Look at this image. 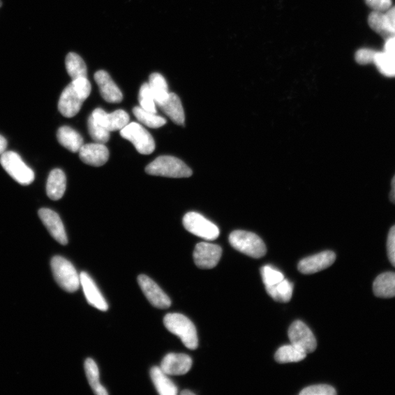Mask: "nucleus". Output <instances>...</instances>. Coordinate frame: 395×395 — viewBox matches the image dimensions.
<instances>
[{"label": "nucleus", "instance_id": "14", "mask_svg": "<svg viewBox=\"0 0 395 395\" xmlns=\"http://www.w3.org/2000/svg\"><path fill=\"white\" fill-rule=\"evenodd\" d=\"M92 116L100 125L110 132L121 131L130 121L128 114L121 110L109 114L102 109L98 108L94 111Z\"/></svg>", "mask_w": 395, "mask_h": 395}, {"label": "nucleus", "instance_id": "25", "mask_svg": "<svg viewBox=\"0 0 395 395\" xmlns=\"http://www.w3.org/2000/svg\"><path fill=\"white\" fill-rule=\"evenodd\" d=\"M66 66L73 80L87 78V66L79 54L73 52L69 53L66 59Z\"/></svg>", "mask_w": 395, "mask_h": 395}, {"label": "nucleus", "instance_id": "23", "mask_svg": "<svg viewBox=\"0 0 395 395\" xmlns=\"http://www.w3.org/2000/svg\"><path fill=\"white\" fill-rule=\"evenodd\" d=\"M150 375L157 392L161 395L177 394V387L168 377V375L165 373L161 368L154 367L151 368Z\"/></svg>", "mask_w": 395, "mask_h": 395}, {"label": "nucleus", "instance_id": "39", "mask_svg": "<svg viewBox=\"0 0 395 395\" xmlns=\"http://www.w3.org/2000/svg\"><path fill=\"white\" fill-rule=\"evenodd\" d=\"M384 50L395 60V36L385 40Z\"/></svg>", "mask_w": 395, "mask_h": 395}, {"label": "nucleus", "instance_id": "40", "mask_svg": "<svg viewBox=\"0 0 395 395\" xmlns=\"http://www.w3.org/2000/svg\"><path fill=\"white\" fill-rule=\"evenodd\" d=\"M385 13L391 23L395 27V6L391 7Z\"/></svg>", "mask_w": 395, "mask_h": 395}, {"label": "nucleus", "instance_id": "28", "mask_svg": "<svg viewBox=\"0 0 395 395\" xmlns=\"http://www.w3.org/2000/svg\"><path fill=\"white\" fill-rule=\"evenodd\" d=\"M149 85L157 105L168 98L170 95L168 84L161 74L151 73L149 80Z\"/></svg>", "mask_w": 395, "mask_h": 395}, {"label": "nucleus", "instance_id": "36", "mask_svg": "<svg viewBox=\"0 0 395 395\" xmlns=\"http://www.w3.org/2000/svg\"><path fill=\"white\" fill-rule=\"evenodd\" d=\"M376 51L371 49H361L356 52L355 59L359 65L373 64Z\"/></svg>", "mask_w": 395, "mask_h": 395}, {"label": "nucleus", "instance_id": "33", "mask_svg": "<svg viewBox=\"0 0 395 395\" xmlns=\"http://www.w3.org/2000/svg\"><path fill=\"white\" fill-rule=\"evenodd\" d=\"M139 100L140 107H142L144 110L151 113L157 114L156 103L153 93H151L149 83H144L141 87Z\"/></svg>", "mask_w": 395, "mask_h": 395}, {"label": "nucleus", "instance_id": "6", "mask_svg": "<svg viewBox=\"0 0 395 395\" xmlns=\"http://www.w3.org/2000/svg\"><path fill=\"white\" fill-rule=\"evenodd\" d=\"M0 163L7 173L22 186L32 184L35 179L34 172L14 151H5L0 157Z\"/></svg>", "mask_w": 395, "mask_h": 395}, {"label": "nucleus", "instance_id": "12", "mask_svg": "<svg viewBox=\"0 0 395 395\" xmlns=\"http://www.w3.org/2000/svg\"><path fill=\"white\" fill-rule=\"evenodd\" d=\"M38 215L52 237L61 245L66 246L68 240L65 227L57 212L50 209L43 208L39 210Z\"/></svg>", "mask_w": 395, "mask_h": 395}, {"label": "nucleus", "instance_id": "32", "mask_svg": "<svg viewBox=\"0 0 395 395\" xmlns=\"http://www.w3.org/2000/svg\"><path fill=\"white\" fill-rule=\"evenodd\" d=\"M88 130L91 137L97 143L105 144L110 139V132L100 125L92 115L88 119Z\"/></svg>", "mask_w": 395, "mask_h": 395}, {"label": "nucleus", "instance_id": "10", "mask_svg": "<svg viewBox=\"0 0 395 395\" xmlns=\"http://www.w3.org/2000/svg\"><path fill=\"white\" fill-rule=\"evenodd\" d=\"M222 255V248L215 244L208 242H201L197 244L193 258L195 265L204 269L214 268L218 264Z\"/></svg>", "mask_w": 395, "mask_h": 395}, {"label": "nucleus", "instance_id": "8", "mask_svg": "<svg viewBox=\"0 0 395 395\" xmlns=\"http://www.w3.org/2000/svg\"><path fill=\"white\" fill-rule=\"evenodd\" d=\"M182 223L188 232L202 239L215 240L220 235L218 227L197 212H188Z\"/></svg>", "mask_w": 395, "mask_h": 395}, {"label": "nucleus", "instance_id": "31", "mask_svg": "<svg viewBox=\"0 0 395 395\" xmlns=\"http://www.w3.org/2000/svg\"><path fill=\"white\" fill-rule=\"evenodd\" d=\"M373 64L385 77H395V60L385 52H376Z\"/></svg>", "mask_w": 395, "mask_h": 395}, {"label": "nucleus", "instance_id": "5", "mask_svg": "<svg viewBox=\"0 0 395 395\" xmlns=\"http://www.w3.org/2000/svg\"><path fill=\"white\" fill-rule=\"evenodd\" d=\"M230 242L237 251L254 258H260L267 253L263 240L252 232L234 231L230 236Z\"/></svg>", "mask_w": 395, "mask_h": 395}, {"label": "nucleus", "instance_id": "4", "mask_svg": "<svg viewBox=\"0 0 395 395\" xmlns=\"http://www.w3.org/2000/svg\"><path fill=\"white\" fill-rule=\"evenodd\" d=\"M54 279L63 290L69 293L79 290L80 276L73 265L62 256H54L51 262Z\"/></svg>", "mask_w": 395, "mask_h": 395}, {"label": "nucleus", "instance_id": "30", "mask_svg": "<svg viewBox=\"0 0 395 395\" xmlns=\"http://www.w3.org/2000/svg\"><path fill=\"white\" fill-rule=\"evenodd\" d=\"M133 114L141 124L151 128H158L166 124V119L156 114L144 110L142 107L136 106L133 110Z\"/></svg>", "mask_w": 395, "mask_h": 395}, {"label": "nucleus", "instance_id": "16", "mask_svg": "<svg viewBox=\"0 0 395 395\" xmlns=\"http://www.w3.org/2000/svg\"><path fill=\"white\" fill-rule=\"evenodd\" d=\"M95 80L100 89V95L105 101L117 103L123 100V94L107 72L97 71L95 74Z\"/></svg>", "mask_w": 395, "mask_h": 395}, {"label": "nucleus", "instance_id": "15", "mask_svg": "<svg viewBox=\"0 0 395 395\" xmlns=\"http://www.w3.org/2000/svg\"><path fill=\"white\" fill-rule=\"evenodd\" d=\"M192 364V359L188 355L171 353L163 358L161 368L168 375H181L188 373Z\"/></svg>", "mask_w": 395, "mask_h": 395}, {"label": "nucleus", "instance_id": "29", "mask_svg": "<svg viewBox=\"0 0 395 395\" xmlns=\"http://www.w3.org/2000/svg\"><path fill=\"white\" fill-rule=\"evenodd\" d=\"M305 352L294 345H288L281 347L277 351L275 358L281 364L298 362L307 357Z\"/></svg>", "mask_w": 395, "mask_h": 395}, {"label": "nucleus", "instance_id": "38", "mask_svg": "<svg viewBox=\"0 0 395 395\" xmlns=\"http://www.w3.org/2000/svg\"><path fill=\"white\" fill-rule=\"evenodd\" d=\"M367 5L376 11L386 12L392 7V0H364Z\"/></svg>", "mask_w": 395, "mask_h": 395}, {"label": "nucleus", "instance_id": "34", "mask_svg": "<svg viewBox=\"0 0 395 395\" xmlns=\"http://www.w3.org/2000/svg\"><path fill=\"white\" fill-rule=\"evenodd\" d=\"M261 274L265 286L275 285L284 278L282 273L270 266H264L261 269Z\"/></svg>", "mask_w": 395, "mask_h": 395}, {"label": "nucleus", "instance_id": "17", "mask_svg": "<svg viewBox=\"0 0 395 395\" xmlns=\"http://www.w3.org/2000/svg\"><path fill=\"white\" fill-rule=\"evenodd\" d=\"M79 153L82 162L96 167L103 165L110 158L108 148L100 143L84 144Z\"/></svg>", "mask_w": 395, "mask_h": 395}, {"label": "nucleus", "instance_id": "44", "mask_svg": "<svg viewBox=\"0 0 395 395\" xmlns=\"http://www.w3.org/2000/svg\"><path fill=\"white\" fill-rule=\"evenodd\" d=\"M1 6H2V2L0 1V7H1Z\"/></svg>", "mask_w": 395, "mask_h": 395}, {"label": "nucleus", "instance_id": "41", "mask_svg": "<svg viewBox=\"0 0 395 395\" xmlns=\"http://www.w3.org/2000/svg\"><path fill=\"white\" fill-rule=\"evenodd\" d=\"M7 148V141L3 135H0V156L3 155Z\"/></svg>", "mask_w": 395, "mask_h": 395}, {"label": "nucleus", "instance_id": "22", "mask_svg": "<svg viewBox=\"0 0 395 395\" xmlns=\"http://www.w3.org/2000/svg\"><path fill=\"white\" fill-rule=\"evenodd\" d=\"M57 140L61 145H63L72 153H79L84 145L82 135L77 131L68 126L61 127L58 130Z\"/></svg>", "mask_w": 395, "mask_h": 395}, {"label": "nucleus", "instance_id": "42", "mask_svg": "<svg viewBox=\"0 0 395 395\" xmlns=\"http://www.w3.org/2000/svg\"><path fill=\"white\" fill-rule=\"evenodd\" d=\"M389 199L395 204V175L392 180V191L389 194Z\"/></svg>", "mask_w": 395, "mask_h": 395}, {"label": "nucleus", "instance_id": "35", "mask_svg": "<svg viewBox=\"0 0 395 395\" xmlns=\"http://www.w3.org/2000/svg\"><path fill=\"white\" fill-rule=\"evenodd\" d=\"M337 392L335 388L326 385H314L301 390V395H335Z\"/></svg>", "mask_w": 395, "mask_h": 395}, {"label": "nucleus", "instance_id": "3", "mask_svg": "<svg viewBox=\"0 0 395 395\" xmlns=\"http://www.w3.org/2000/svg\"><path fill=\"white\" fill-rule=\"evenodd\" d=\"M146 172L154 176L172 178L190 177L193 174L189 167L172 156H160L146 167Z\"/></svg>", "mask_w": 395, "mask_h": 395}, {"label": "nucleus", "instance_id": "37", "mask_svg": "<svg viewBox=\"0 0 395 395\" xmlns=\"http://www.w3.org/2000/svg\"><path fill=\"white\" fill-rule=\"evenodd\" d=\"M387 252L389 261L395 267V225L392 227L387 239Z\"/></svg>", "mask_w": 395, "mask_h": 395}, {"label": "nucleus", "instance_id": "7", "mask_svg": "<svg viewBox=\"0 0 395 395\" xmlns=\"http://www.w3.org/2000/svg\"><path fill=\"white\" fill-rule=\"evenodd\" d=\"M121 137L131 142L142 155H150L156 149L153 136L140 124H128L120 131Z\"/></svg>", "mask_w": 395, "mask_h": 395}, {"label": "nucleus", "instance_id": "24", "mask_svg": "<svg viewBox=\"0 0 395 395\" xmlns=\"http://www.w3.org/2000/svg\"><path fill=\"white\" fill-rule=\"evenodd\" d=\"M373 292L380 298L395 297V273L386 272L377 277L373 283Z\"/></svg>", "mask_w": 395, "mask_h": 395}, {"label": "nucleus", "instance_id": "11", "mask_svg": "<svg viewBox=\"0 0 395 395\" xmlns=\"http://www.w3.org/2000/svg\"><path fill=\"white\" fill-rule=\"evenodd\" d=\"M138 283L146 298L154 307L159 309H167L172 306V301L168 295L148 276H140Z\"/></svg>", "mask_w": 395, "mask_h": 395}, {"label": "nucleus", "instance_id": "21", "mask_svg": "<svg viewBox=\"0 0 395 395\" xmlns=\"http://www.w3.org/2000/svg\"><path fill=\"white\" fill-rule=\"evenodd\" d=\"M66 190V177L61 170L51 172L47 180V193L50 199L57 201L62 199Z\"/></svg>", "mask_w": 395, "mask_h": 395}, {"label": "nucleus", "instance_id": "2", "mask_svg": "<svg viewBox=\"0 0 395 395\" xmlns=\"http://www.w3.org/2000/svg\"><path fill=\"white\" fill-rule=\"evenodd\" d=\"M163 323L167 329L178 336L182 343L191 350H195L199 345L197 331L188 318L179 313L167 314Z\"/></svg>", "mask_w": 395, "mask_h": 395}, {"label": "nucleus", "instance_id": "1", "mask_svg": "<svg viewBox=\"0 0 395 395\" xmlns=\"http://www.w3.org/2000/svg\"><path fill=\"white\" fill-rule=\"evenodd\" d=\"M91 89L92 86L87 78L73 80L59 98L58 108L60 113L68 118L77 115L89 96Z\"/></svg>", "mask_w": 395, "mask_h": 395}, {"label": "nucleus", "instance_id": "43", "mask_svg": "<svg viewBox=\"0 0 395 395\" xmlns=\"http://www.w3.org/2000/svg\"><path fill=\"white\" fill-rule=\"evenodd\" d=\"M181 395H195V394L189 390H184L181 392Z\"/></svg>", "mask_w": 395, "mask_h": 395}, {"label": "nucleus", "instance_id": "27", "mask_svg": "<svg viewBox=\"0 0 395 395\" xmlns=\"http://www.w3.org/2000/svg\"><path fill=\"white\" fill-rule=\"evenodd\" d=\"M293 285L288 280L282 281L270 286H266L268 295L279 302L290 301L293 295Z\"/></svg>", "mask_w": 395, "mask_h": 395}, {"label": "nucleus", "instance_id": "20", "mask_svg": "<svg viewBox=\"0 0 395 395\" xmlns=\"http://www.w3.org/2000/svg\"><path fill=\"white\" fill-rule=\"evenodd\" d=\"M368 24L371 29L385 40L395 36V27L384 12H372L368 18Z\"/></svg>", "mask_w": 395, "mask_h": 395}, {"label": "nucleus", "instance_id": "13", "mask_svg": "<svg viewBox=\"0 0 395 395\" xmlns=\"http://www.w3.org/2000/svg\"><path fill=\"white\" fill-rule=\"evenodd\" d=\"M336 255L332 251H325L304 258L298 264V269L302 274L311 275L324 270L336 262Z\"/></svg>", "mask_w": 395, "mask_h": 395}, {"label": "nucleus", "instance_id": "18", "mask_svg": "<svg viewBox=\"0 0 395 395\" xmlns=\"http://www.w3.org/2000/svg\"><path fill=\"white\" fill-rule=\"evenodd\" d=\"M80 276L81 285L89 305L101 311H107L109 309L108 304L92 278L85 271H82Z\"/></svg>", "mask_w": 395, "mask_h": 395}, {"label": "nucleus", "instance_id": "26", "mask_svg": "<svg viewBox=\"0 0 395 395\" xmlns=\"http://www.w3.org/2000/svg\"><path fill=\"white\" fill-rule=\"evenodd\" d=\"M84 370L89 384L97 395H108L107 391L100 382L99 370L93 359L88 358L84 362Z\"/></svg>", "mask_w": 395, "mask_h": 395}, {"label": "nucleus", "instance_id": "9", "mask_svg": "<svg viewBox=\"0 0 395 395\" xmlns=\"http://www.w3.org/2000/svg\"><path fill=\"white\" fill-rule=\"evenodd\" d=\"M288 337L292 345L306 354L313 352L317 342L312 331L301 321L295 322L288 329Z\"/></svg>", "mask_w": 395, "mask_h": 395}, {"label": "nucleus", "instance_id": "19", "mask_svg": "<svg viewBox=\"0 0 395 395\" xmlns=\"http://www.w3.org/2000/svg\"><path fill=\"white\" fill-rule=\"evenodd\" d=\"M161 110L168 116L175 124L185 125V112L181 102L175 94H170L168 98L158 104Z\"/></svg>", "mask_w": 395, "mask_h": 395}]
</instances>
